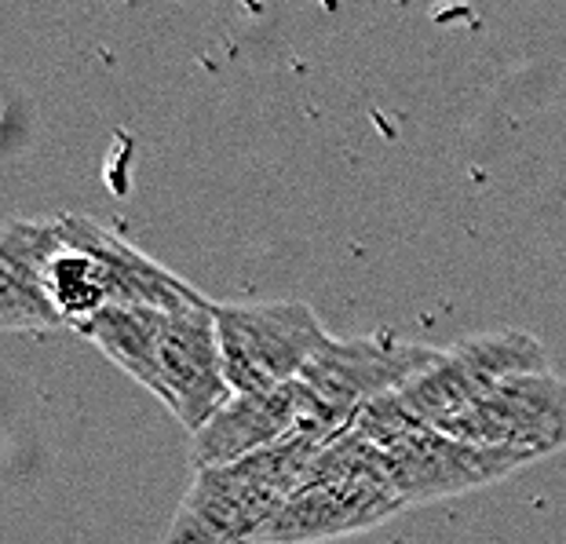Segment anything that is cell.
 <instances>
[{
    "label": "cell",
    "mask_w": 566,
    "mask_h": 544,
    "mask_svg": "<svg viewBox=\"0 0 566 544\" xmlns=\"http://www.w3.org/2000/svg\"><path fill=\"white\" fill-rule=\"evenodd\" d=\"M205 293L88 216L8 220L0 234V325L84 329L106 307H195Z\"/></svg>",
    "instance_id": "obj_1"
},
{
    "label": "cell",
    "mask_w": 566,
    "mask_h": 544,
    "mask_svg": "<svg viewBox=\"0 0 566 544\" xmlns=\"http://www.w3.org/2000/svg\"><path fill=\"white\" fill-rule=\"evenodd\" d=\"M81 336L158 395L190 435H198L234 398L223 373L212 300L179 311L106 307L84 325Z\"/></svg>",
    "instance_id": "obj_2"
},
{
    "label": "cell",
    "mask_w": 566,
    "mask_h": 544,
    "mask_svg": "<svg viewBox=\"0 0 566 544\" xmlns=\"http://www.w3.org/2000/svg\"><path fill=\"white\" fill-rule=\"evenodd\" d=\"M325 446L329 439L296 435L238 464L195 471L165 544H260Z\"/></svg>",
    "instance_id": "obj_3"
},
{
    "label": "cell",
    "mask_w": 566,
    "mask_h": 544,
    "mask_svg": "<svg viewBox=\"0 0 566 544\" xmlns=\"http://www.w3.org/2000/svg\"><path fill=\"white\" fill-rule=\"evenodd\" d=\"M355 431L366 435L373 450L380 453L406 508L483 490L490 482L534 464L530 453L501 450V446H475L428 428L424 420L402 409L395 395L363 409V417L355 420Z\"/></svg>",
    "instance_id": "obj_4"
},
{
    "label": "cell",
    "mask_w": 566,
    "mask_h": 544,
    "mask_svg": "<svg viewBox=\"0 0 566 544\" xmlns=\"http://www.w3.org/2000/svg\"><path fill=\"white\" fill-rule=\"evenodd\" d=\"M399 512H406V501L395 490L380 453L366 435L352 428L325 446L304 487L293 493V501L282 508L260 544H318L352 537L388 523Z\"/></svg>",
    "instance_id": "obj_5"
},
{
    "label": "cell",
    "mask_w": 566,
    "mask_h": 544,
    "mask_svg": "<svg viewBox=\"0 0 566 544\" xmlns=\"http://www.w3.org/2000/svg\"><path fill=\"white\" fill-rule=\"evenodd\" d=\"M442 351L446 347L413 344L395 333H369L352 336V341L333 336L300 377L315 406V431L322 439L352 431L363 409L399 395L417 377H424L442 358Z\"/></svg>",
    "instance_id": "obj_6"
},
{
    "label": "cell",
    "mask_w": 566,
    "mask_h": 544,
    "mask_svg": "<svg viewBox=\"0 0 566 544\" xmlns=\"http://www.w3.org/2000/svg\"><path fill=\"white\" fill-rule=\"evenodd\" d=\"M216 333H220L223 373L234 395L279 391L300 380L333 341L304 300L216 304Z\"/></svg>",
    "instance_id": "obj_7"
},
{
    "label": "cell",
    "mask_w": 566,
    "mask_h": 544,
    "mask_svg": "<svg viewBox=\"0 0 566 544\" xmlns=\"http://www.w3.org/2000/svg\"><path fill=\"white\" fill-rule=\"evenodd\" d=\"M537 369H552L548 351L537 336L520 329L479 333L446 347L436 366L395 398L428 428L450 435L501 380Z\"/></svg>",
    "instance_id": "obj_8"
},
{
    "label": "cell",
    "mask_w": 566,
    "mask_h": 544,
    "mask_svg": "<svg viewBox=\"0 0 566 544\" xmlns=\"http://www.w3.org/2000/svg\"><path fill=\"white\" fill-rule=\"evenodd\" d=\"M450 435L475 446L520 450L534 461L556 453L566 446V380L556 377V369L515 373L501 380Z\"/></svg>",
    "instance_id": "obj_9"
},
{
    "label": "cell",
    "mask_w": 566,
    "mask_h": 544,
    "mask_svg": "<svg viewBox=\"0 0 566 544\" xmlns=\"http://www.w3.org/2000/svg\"><path fill=\"white\" fill-rule=\"evenodd\" d=\"M296 435H318L315 406H311V395L300 380L285 384L279 391L234 395L195 435V442H190V464H195V471L238 464L252 453H263L285 439H296Z\"/></svg>",
    "instance_id": "obj_10"
}]
</instances>
